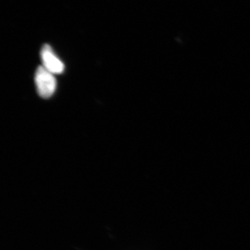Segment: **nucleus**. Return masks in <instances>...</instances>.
<instances>
[{"label":"nucleus","mask_w":250,"mask_h":250,"mask_svg":"<svg viewBox=\"0 0 250 250\" xmlns=\"http://www.w3.org/2000/svg\"><path fill=\"white\" fill-rule=\"evenodd\" d=\"M35 82L38 93L41 98L48 99L53 95L57 88V81L54 74L43 66H39L36 70Z\"/></svg>","instance_id":"obj_1"},{"label":"nucleus","mask_w":250,"mask_h":250,"mask_svg":"<svg viewBox=\"0 0 250 250\" xmlns=\"http://www.w3.org/2000/svg\"><path fill=\"white\" fill-rule=\"evenodd\" d=\"M41 59H42L43 67L54 75L62 74L63 72V62L54 54L53 49L49 45H44L41 49Z\"/></svg>","instance_id":"obj_2"}]
</instances>
